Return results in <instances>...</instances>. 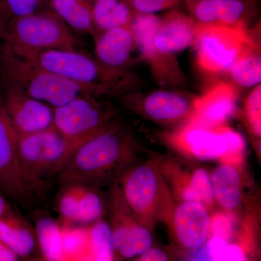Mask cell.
Returning <instances> with one entry per match:
<instances>
[{"label":"cell","mask_w":261,"mask_h":261,"mask_svg":"<svg viewBox=\"0 0 261 261\" xmlns=\"http://www.w3.org/2000/svg\"><path fill=\"white\" fill-rule=\"evenodd\" d=\"M135 151L133 137L114 122L75 149L58 175V181L96 187L109 183L128 167Z\"/></svg>","instance_id":"6da1fadb"},{"label":"cell","mask_w":261,"mask_h":261,"mask_svg":"<svg viewBox=\"0 0 261 261\" xmlns=\"http://www.w3.org/2000/svg\"><path fill=\"white\" fill-rule=\"evenodd\" d=\"M168 141L185 155L199 161H221L227 151L226 138L216 129H207L184 123L168 137Z\"/></svg>","instance_id":"ac0fdd59"},{"label":"cell","mask_w":261,"mask_h":261,"mask_svg":"<svg viewBox=\"0 0 261 261\" xmlns=\"http://www.w3.org/2000/svg\"><path fill=\"white\" fill-rule=\"evenodd\" d=\"M82 143L67 138L53 126L19 137L20 163L32 192L42 190L50 178L58 177L70 156Z\"/></svg>","instance_id":"5b68a950"},{"label":"cell","mask_w":261,"mask_h":261,"mask_svg":"<svg viewBox=\"0 0 261 261\" xmlns=\"http://www.w3.org/2000/svg\"><path fill=\"white\" fill-rule=\"evenodd\" d=\"M245 116L249 128L253 135H261V87L255 86L245 102Z\"/></svg>","instance_id":"f546056e"},{"label":"cell","mask_w":261,"mask_h":261,"mask_svg":"<svg viewBox=\"0 0 261 261\" xmlns=\"http://www.w3.org/2000/svg\"><path fill=\"white\" fill-rule=\"evenodd\" d=\"M118 179L125 200L141 224L150 231L160 221L168 224L176 200L159 161L154 160L126 168Z\"/></svg>","instance_id":"3957f363"},{"label":"cell","mask_w":261,"mask_h":261,"mask_svg":"<svg viewBox=\"0 0 261 261\" xmlns=\"http://www.w3.org/2000/svg\"><path fill=\"white\" fill-rule=\"evenodd\" d=\"M0 71L8 87L53 108L84 96L114 94L106 87L81 83L43 69L16 56L5 44L0 47Z\"/></svg>","instance_id":"7a4b0ae2"},{"label":"cell","mask_w":261,"mask_h":261,"mask_svg":"<svg viewBox=\"0 0 261 261\" xmlns=\"http://www.w3.org/2000/svg\"><path fill=\"white\" fill-rule=\"evenodd\" d=\"M228 73L233 82L240 87H252L260 84V49L254 39L244 47Z\"/></svg>","instance_id":"4316f807"},{"label":"cell","mask_w":261,"mask_h":261,"mask_svg":"<svg viewBox=\"0 0 261 261\" xmlns=\"http://www.w3.org/2000/svg\"><path fill=\"white\" fill-rule=\"evenodd\" d=\"M13 53L51 73L81 83L101 86L114 94L125 92L136 83L135 77L126 70L109 68L99 60L76 49L24 50Z\"/></svg>","instance_id":"277c9868"},{"label":"cell","mask_w":261,"mask_h":261,"mask_svg":"<svg viewBox=\"0 0 261 261\" xmlns=\"http://www.w3.org/2000/svg\"><path fill=\"white\" fill-rule=\"evenodd\" d=\"M181 0H126L135 14H155L172 8Z\"/></svg>","instance_id":"1f68e13d"},{"label":"cell","mask_w":261,"mask_h":261,"mask_svg":"<svg viewBox=\"0 0 261 261\" xmlns=\"http://www.w3.org/2000/svg\"><path fill=\"white\" fill-rule=\"evenodd\" d=\"M238 91L233 84L221 82L196 97L185 124L214 129L224 126L236 109Z\"/></svg>","instance_id":"5bb4252c"},{"label":"cell","mask_w":261,"mask_h":261,"mask_svg":"<svg viewBox=\"0 0 261 261\" xmlns=\"http://www.w3.org/2000/svg\"><path fill=\"white\" fill-rule=\"evenodd\" d=\"M54 13L70 27L82 33L97 34L89 0H50Z\"/></svg>","instance_id":"484cf974"},{"label":"cell","mask_w":261,"mask_h":261,"mask_svg":"<svg viewBox=\"0 0 261 261\" xmlns=\"http://www.w3.org/2000/svg\"><path fill=\"white\" fill-rule=\"evenodd\" d=\"M11 206L7 200L6 197L0 190V217L12 212Z\"/></svg>","instance_id":"8d00e7d4"},{"label":"cell","mask_w":261,"mask_h":261,"mask_svg":"<svg viewBox=\"0 0 261 261\" xmlns=\"http://www.w3.org/2000/svg\"><path fill=\"white\" fill-rule=\"evenodd\" d=\"M95 38L98 60L106 66L126 70L135 60L133 55L137 47L130 27L108 29L96 34Z\"/></svg>","instance_id":"44dd1931"},{"label":"cell","mask_w":261,"mask_h":261,"mask_svg":"<svg viewBox=\"0 0 261 261\" xmlns=\"http://www.w3.org/2000/svg\"><path fill=\"white\" fill-rule=\"evenodd\" d=\"M235 221L226 213L219 212L211 217L209 236H217L231 243L234 235Z\"/></svg>","instance_id":"4dcf8cb0"},{"label":"cell","mask_w":261,"mask_h":261,"mask_svg":"<svg viewBox=\"0 0 261 261\" xmlns=\"http://www.w3.org/2000/svg\"><path fill=\"white\" fill-rule=\"evenodd\" d=\"M92 14L96 30L130 27L135 13L126 0H94Z\"/></svg>","instance_id":"d4e9b609"},{"label":"cell","mask_w":261,"mask_h":261,"mask_svg":"<svg viewBox=\"0 0 261 261\" xmlns=\"http://www.w3.org/2000/svg\"><path fill=\"white\" fill-rule=\"evenodd\" d=\"M0 241L18 257L28 256L36 246L32 230L13 211L0 217Z\"/></svg>","instance_id":"cb8c5ba5"},{"label":"cell","mask_w":261,"mask_h":261,"mask_svg":"<svg viewBox=\"0 0 261 261\" xmlns=\"http://www.w3.org/2000/svg\"><path fill=\"white\" fill-rule=\"evenodd\" d=\"M137 258L141 261H166L168 260V256L162 249L151 247Z\"/></svg>","instance_id":"e575fe53"},{"label":"cell","mask_w":261,"mask_h":261,"mask_svg":"<svg viewBox=\"0 0 261 261\" xmlns=\"http://www.w3.org/2000/svg\"><path fill=\"white\" fill-rule=\"evenodd\" d=\"M195 97L177 91L160 89L146 95L139 104L135 103L137 106L134 108L159 124L185 123L192 113Z\"/></svg>","instance_id":"ffe728a7"},{"label":"cell","mask_w":261,"mask_h":261,"mask_svg":"<svg viewBox=\"0 0 261 261\" xmlns=\"http://www.w3.org/2000/svg\"><path fill=\"white\" fill-rule=\"evenodd\" d=\"M159 162L161 172L175 199L199 202L209 211L214 203L211 178L204 168H199L189 172L175 161Z\"/></svg>","instance_id":"2e32d148"},{"label":"cell","mask_w":261,"mask_h":261,"mask_svg":"<svg viewBox=\"0 0 261 261\" xmlns=\"http://www.w3.org/2000/svg\"><path fill=\"white\" fill-rule=\"evenodd\" d=\"M216 129L224 136L228 144L227 151L220 163L241 167L245 160L246 150L245 139L239 132L225 125L218 127Z\"/></svg>","instance_id":"f1b7e54d"},{"label":"cell","mask_w":261,"mask_h":261,"mask_svg":"<svg viewBox=\"0 0 261 261\" xmlns=\"http://www.w3.org/2000/svg\"><path fill=\"white\" fill-rule=\"evenodd\" d=\"M247 257V248L244 247L243 244L229 243L220 252L217 260H246Z\"/></svg>","instance_id":"836d02e7"},{"label":"cell","mask_w":261,"mask_h":261,"mask_svg":"<svg viewBox=\"0 0 261 261\" xmlns=\"http://www.w3.org/2000/svg\"><path fill=\"white\" fill-rule=\"evenodd\" d=\"M0 37L13 53L48 49H75L78 40L68 25L53 13L12 18Z\"/></svg>","instance_id":"8992f818"},{"label":"cell","mask_w":261,"mask_h":261,"mask_svg":"<svg viewBox=\"0 0 261 261\" xmlns=\"http://www.w3.org/2000/svg\"><path fill=\"white\" fill-rule=\"evenodd\" d=\"M18 138L0 104V190L5 197L25 207L32 202L34 192L22 169Z\"/></svg>","instance_id":"30bf717a"},{"label":"cell","mask_w":261,"mask_h":261,"mask_svg":"<svg viewBox=\"0 0 261 261\" xmlns=\"http://www.w3.org/2000/svg\"><path fill=\"white\" fill-rule=\"evenodd\" d=\"M189 15L200 27L247 29L257 18L259 0H184Z\"/></svg>","instance_id":"8fae6325"},{"label":"cell","mask_w":261,"mask_h":261,"mask_svg":"<svg viewBox=\"0 0 261 261\" xmlns=\"http://www.w3.org/2000/svg\"><path fill=\"white\" fill-rule=\"evenodd\" d=\"M109 212L116 257L135 258L152 247V231L136 218L117 181L111 188Z\"/></svg>","instance_id":"9c48e42d"},{"label":"cell","mask_w":261,"mask_h":261,"mask_svg":"<svg viewBox=\"0 0 261 261\" xmlns=\"http://www.w3.org/2000/svg\"><path fill=\"white\" fill-rule=\"evenodd\" d=\"M53 126L67 138L81 142L111 126L116 115L109 103L92 95L53 108Z\"/></svg>","instance_id":"52a82bcc"},{"label":"cell","mask_w":261,"mask_h":261,"mask_svg":"<svg viewBox=\"0 0 261 261\" xmlns=\"http://www.w3.org/2000/svg\"><path fill=\"white\" fill-rule=\"evenodd\" d=\"M36 238L43 257L47 260H63V224L49 216L39 218L36 222Z\"/></svg>","instance_id":"83f0119b"},{"label":"cell","mask_w":261,"mask_h":261,"mask_svg":"<svg viewBox=\"0 0 261 261\" xmlns=\"http://www.w3.org/2000/svg\"><path fill=\"white\" fill-rule=\"evenodd\" d=\"M160 18L155 14H135L130 29L142 59L147 60L155 74L163 77L168 75L166 61L156 53L153 45L154 32Z\"/></svg>","instance_id":"603a6c76"},{"label":"cell","mask_w":261,"mask_h":261,"mask_svg":"<svg viewBox=\"0 0 261 261\" xmlns=\"http://www.w3.org/2000/svg\"><path fill=\"white\" fill-rule=\"evenodd\" d=\"M252 40L247 29L199 27L192 46L200 68L218 74L229 71L244 47Z\"/></svg>","instance_id":"ba28073f"},{"label":"cell","mask_w":261,"mask_h":261,"mask_svg":"<svg viewBox=\"0 0 261 261\" xmlns=\"http://www.w3.org/2000/svg\"><path fill=\"white\" fill-rule=\"evenodd\" d=\"M43 0H4L5 11L13 18L34 14Z\"/></svg>","instance_id":"d6a6232c"},{"label":"cell","mask_w":261,"mask_h":261,"mask_svg":"<svg viewBox=\"0 0 261 261\" xmlns=\"http://www.w3.org/2000/svg\"><path fill=\"white\" fill-rule=\"evenodd\" d=\"M115 258L112 231L106 221L100 219L80 227L65 224L63 260L110 261Z\"/></svg>","instance_id":"7c38bea8"},{"label":"cell","mask_w":261,"mask_h":261,"mask_svg":"<svg viewBox=\"0 0 261 261\" xmlns=\"http://www.w3.org/2000/svg\"><path fill=\"white\" fill-rule=\"evenodd\" d=\"M239 167L221 163L211 176L214 200L235 221L242 201V182Z\"/></svg>","instance_id":"7402d4cb"},{"label":"cell","mask_w":261,"mask_h":261,"mask_svg":"<svg viewBox=\"0 0 261 261\" xmlns=\"http://www.w3.org/2000/svg\"><path fill=\"white\" fill-rule=\"evenodd\" d=\"M1 105L18 137L53 126V108L16 89L8 87Z\"/></svg>","instance_id":"9a60e30c"},{"label":"cell","mask_w":261,"mask_h":261,"mask_svg":"<svg viewBox=\"0 0 261 261\" xmlns=\"http://www.w3.org/2000/svg\"><path fill=\"white\" fill-rule=\"evenodd\" d=\"M61 185L56 206L63 222L87 225L102 219L104 202L96 187L82 183Z\"/></svg>","instance_id":"4fadbf2b"},{"label":"cell","mask_w":261,"mask_h":261,"mask_svg":"<svg viewBox=\"0 0 261 261\" xmlns=\"http://www.w3.org/2000/svg\"><path fill=\"white\" fill-rule=\"evenodd\" d=\"M5 12L6 11H5L4 0H0V33L7 22L5 19Z\"/></svg>","instance_id":"74e56055"},{"label":"cell","mask_w":261,"mask_h":261,"mask_svg":"<svg viewBox=\"0 0 261 261\" xmlns=\"http://www.w3.org/2000/svg\"><path fill=\"white\" fill-rule=\"evenodd\" d=\"M211 217L202 204L182 201L175 205L168 224L178 245L189 251L202 246L208 238Z\"/></svg>","instance_id":"e0dca14e"},{"label":"cell","mask_w":261,"mask_h":261,"mask_svg":"<svg viewBox=\"0 0 261 261\" xmlns=\"http://www.w3.org/2000/svg\"><path fill=\"white\" fill-rule=\"evenodd\" d=\"M18 257L11 249L0 241V260H17Z\"/></svg>","instance_id":"d590c367"},{"label":"cell","mask_w":261,"mask_h":261,"mask_svg":"<svg viewBox=\"0 0 261 261\" xmlns=\"http://www.w3.org/2000/svg\"><path fill=\"white\" fill-rule=\"evenodd\" d=\"M199 27L189 14L172 10L160 18L153 38L156 53L167 58L193 45Z\"/></svg>","instance_id":"d6986e66"}]
</instances>
